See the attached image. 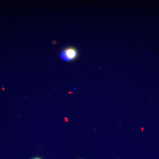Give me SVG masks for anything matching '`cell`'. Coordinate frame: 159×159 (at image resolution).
<instances>
[{"mask_svg":"<svg viewBox=\"0 0 159 159\" xmlns=\"http://www.w3.org/2000/svg\"><path fill=\"white\" fill-rule=\"evenodd\" d=\"M79 56V51L76 48L69 47L64 48L60 51L59 57L63 61L71 62L77 59Z\"/></svg>","mask_w":159,"mask_h":159,"instance_id":"6da1fadb","label":"cell"},{"mask_svg":"<svg viewBox=\"0 0 159 159\" xmlns=\"http://www.w3.org/2000/svg\"><path fill=\"white\" fill-rule=\"evenodd\" d=\"M32 159H42L40 158H39V157H35V158H34Z\"/></svg>","mask_w":159,"mask_h":159,"instance_id":"7a4b0ae2","label":"cell"}]
</instances>
